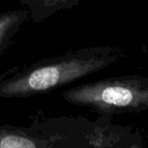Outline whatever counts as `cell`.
<instances>
[{"label": "cell", "instance_id": "3", "mask_svg": "<svg viewBox=\"0 0 148 148\" xmlns=\"http://www.w3.org/2000/svg\"><path fill=\"white\" fill-rule=\"evenodd\" d=\"M29 19V13L25 8L0 12V55L6 50L21 25Z\"/></svg>", "mask_w": 148, "mask_h": 148}, {"label": "cell", "instance_id": "2", "mask_svg": "<svg viewBox=\"0 0 148 148\" xmlns=\"http://www.w3.org/2000/svg\"><path fill=\"white\" fill-rule=\"evenodd\" d=\"M81 1L83 0H21V4L29 11V19L39 23L58 11L76 7Z\"/></svg>", "mask_w": 148, "mask_h": 148}, {"label": "cell", "instance_id": "1", "mask_svg": "<svg viewBox=\"0 0 148 148\" xmlns=\"http://www.w3.org/2000/svg\"><path fill=\"white\" fill-rule=\"evenodd\" d=\"M114 59L111 48L90 47L40 60L0 77V99L33 97L59 88L103 69Z\"/></svg>", "mask_w": 148, "mask_h": 148}, {"label": "cell", "instance_id": "4", "mask_svg": "<svg viewBox=\"0 0 148 148\" xmlns=\"http://www.w3.org/2000/svg\"><path fill=\"white\" fill-rule=\"evenodd\" d=\"M0 148H38L32 138L18 132H0Z\"/></svg>", "mask_w": 148, "mask_h": 148}]
</instances>
